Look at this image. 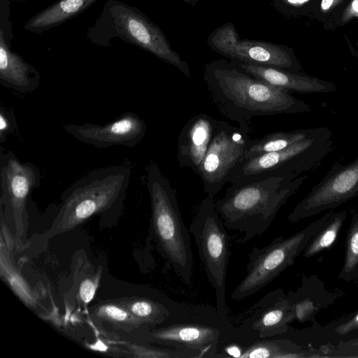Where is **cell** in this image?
Returning a JSON list of instances; mask_svg holds the SVG:
<instances>
[{
    "label": "cell",
    "instance_id": "obj_1",
    "mask_svg": "<svg viewBox=\"0 0 358 358\" xmlns=\"http://www.w3.org/2000/svg\"><path fill=\"white\" fill-rule=\"evenodd\" d=\"M203 80L217 110L249 131L254 117L298 114L312 110L308 103L256 78L229 59L207 63Z\"/></svg>",
    "mask_w": 358,
    "mask_h": 358
},
{
    "label": "cell",
    "instance_id": "obj_2",
    "mask_svg": "<svg viewBox=\"0 0 358 358\" xmlns=\"http://www.w3.org/2000/svg\"><path fill=\"white\" fill-rule=\"evenodd\" d=\"M306 178L270 177L231 185L224 196L215 201L216 210L227 228L244 234V241L260 236Z\"/></svg>",
    "mask_w": 358,
    "mask_h": 358
},
{
    "label": "cell",
    "instance_id": "obj_3",
    "mask_svg": "<svg viewBox=\"0 0 358 358\" xmlns=\"http://www.w3.org/2000/svg\"><path fill=\"white\" fill-rule=\"evenodd\" d=\"M131 169L117 165L88 172L68 187L61 195V203L45 238L74 229L97 214L117 209L124 199Z\"/></svg>",
    "mask_w": 358,
    "mask_h": 358
},
{
    "label": "cell",
    "instance_id": "obj_4",
    "mask_svg": "<svg viewBox=\"0 0 358 358\" xmlns=\"http://www.w3.org/2000/svg\"><path fill=\"white\" fill-rule=\"evenodd\" d=\"M147 187L157 250L180 280L189 285L194 266L189 231L183 222L175 190L155 162L147 169Z\"/></svg>",
    "mask_w": 358,
    "mask_h": 358
},
{
    "label": "cell",
    "instance_id": "obj_5",
    "mask_svg": "<svg viewBox=\"0 0 358 358\" xmlns=\"http://www.w3.org/2000/svg\"><path fill=\"white\" fill-rule=\"evenodd\" d=\"M86 36L93 44L106 48L111 46L114 38H119L190 77L187 62L171 48L161 29L138 8L120 0L105 3L99 17L87 29Z\"/></svg>",
    "mask_w": 358,
    "mask_h": 358
},
{
    "label": "cell",
    "instance_id": "obj_6",
    "mask_svg": "<svg viewBox=\"0 0 358 358\" xmlns=\"http://www.w3.org/2000/svg\"><path fill=\"white\" fill-rule=\"evenodd\" d=\"M333 145L331 131L319 127L312 136L287 148L242 160L231 172L228 182L241 185L270 177L296 179L320 166Z\"/></svg>",
    "mask_w": 358,
    "mask_h": 358
},
{
    "label": "cell",
    "instance_id": "obj_7",
    "mask_svg": "<svg viewBox=\"0 0 358 358\" xmlns=\"http://www.w3.org/2000/svg\"><path fill=\"white\" fill-rule=\"evenodd\" d=\"M224 227L216 210L214 196L207 195L200 203L189 231L194 238L207 279L214 289L217 312L221 318L228 320L225 292L231 251Z\"/></svg>",
    "mask_w": 358,
    "mask_h": 358
},
{
    "label": "cell",
    "instance_id": "obj_8",
    "mask_svg": "<svg viewBox=\"0 0 358 358\" xmlns=\"http://www.w3.org/2000/svg\"><path fill=\"white\" fill-rule=\"evenodd\" d=\"M331 211L290 236H280L264 247H253L248 256L245 275L231 294V299L241 301L250 297L292 266L329 217Z\"/></svg>",
    "mask_w": 358,
    "mask_h": 358
},
{
    "label": "cell",
    "instance_id": "obj_9",
    "mask_svg": "<svg viewBox=\"0 0 358 358\" xmlns=\"http://www.w3.org/2000/svg\"><path fill=\"white\" fill-rule=\"evenodd\" d=\"M146 339L152 343L178 349L192 358H219L220 343L238 342L246 344L237 327L198 321H178L149 330Z\"/></svg>",
    "mask_w": 358,
    "mask_h": 358
},
{
    "label": "cell",
    "instance_id": "obj_10",
    "mask_svg": "<svg viewBox=\"0 0 358 358\" xmlns=\"http://www.w3.org/2000/svg\"><path fill=\"white\" fill-rule=\"evenodd\" d=\"M41 178L35 164L20 162L10 150L1 152V213L11 220L15 236L19 239L27 235L28 201L31 191L40 186Z\"/></svg>",
    "mask_w": 358,
    "mask_h": 358
},
{
    "label": "cell",
    "instance_id": "obj_11",
    "mask_svg": "<svg viewBox=\"0 0 358 358\" xmlns=\"http://www.w3.org/2000/svg\"><path fill=\"white\" fill-rule=\"evenodd\" d=\"M249 132L217 120L211 143L197 173L207 195L215 196L228 182L231 172L243 159L252 141Z\"/></svg>",
    "mask_w": 358,
    "mask_h": 358
},
{
    "label": "cell",
    "instance_id": "obj_12",
    "mask_svg": "<svg viewBox=\"0 0 358 358\" xmlns=\"http://www.w3.org/2000/svg\"><path fill=\"white\" fill-rule=\"evenodd\" d=\"M208 46L215 52L238 63L256 64L299 72L300 64L288 48L273 43L241 39L235 26L227 22L208 37Z\"/></svg>",
    "mask_w": 358,
    "mask_h": 358
},
{
    "label": "cell",
    "instance_id": "obj_13",
    "mask_svg": "<svg viewBox=\"0 0 358 358\" xmlns=\"http://www.w3.org/2000/svg\"><path fill=\"white\" fill-rule=\"evenodd\" d=\"M358 196V157L347 164L335 162L328 173L288 215L292 223L340 206Z\"/></svg>",
    "mask_w": 358,
    "mask_h": 358
},
{
    "label": "cell",
    "instance_id": "obj_14",
    "mask_svg": "<svg viewBox=\"0 0 358 358\" xmlns=\"http://www.w3.org/2000/svg\"><path fill=\"white\" fill-rule=\"evenodd\" d=\"M294 319V309L289 297L282 288H278L254 303L237 328L249 345L259 339L283 335Z\"/></svg>",
    "mask_w": 358,
    "mask_h": 358
},
{
    "label": "cell",
    "instance_id": "obj_15",
    "mask_svg": "<svg viewBox=\"0 0 358 358\" xmlns=\"http://www.w3.org/2000/svg\"><path fill=\"white\" fill-rule=\"evenodd\" d=\"M62 127L66 133L77 140L101 149L113 145L134 148L140 143L147 131L143 120L130 111L103 125L64 124Z\"/></svg>",
    "mask_w": 358,
    "mask_h": 358
},
{
    "label": "cell",
    "instance_id": "obj_16",
    "mask_svg": "<svg viewBox=\"0 0 358 358\" xmlns=\"http://www.w3.org/2000/svg\"><path fill=\"white\" fill-rule=\"evenodd\" d=\"M216 122L217 120L207 114H197L183 126L176 155L180 167H189L197 174L211 143Z\"/></svg>",
    "mask_w": 358,
    "mask_h": 358
},
{
    "label": "cell",
    "instance_id": "obj_17",
    "mask_svg": "<svg viewBox=\"0 0 358 358\" xmlns=\"http://www.w3.org/2000/svg\"><path fill=\"white\" fill-rule=\"evenodd\" d=\"M238 64L256 78L289 94L329 93L337 89L332 82L298 72L262 65Z\"/></svg>",
    "mask_w": 358,
    "mask_h": 358
},
{
    "label": "cell",
    "instance_id": "obj_18",
    "mask_svg": "<svg viewBox=\"0 0 358 358\" xmlns=\"http://www.w3.org/2000/svg\"><path fill=\"white\" fill-rule=\"evenodd\" d=\"M11 41L0 33V83L21 93H31L40 86V73L11 49Z\"/></svg>",
    "mask_w": 358,
    "mask_h": 358
},
{
    "label": "cell",
    "instance_id": "obj_19",
    "mask_svg": "<svg viewBox=\"0 0 358 358\" xmlns=\"http://www.w3.org/2000/svg\"><path fill=\"white\" fill-rule=\"evenodd\" d=\"M97 1L58 0L34 15L24 24V29L41 34L73 18Z\"/></svg>",
    "mask_w": 358,
    "mask_h": 358
},
{
    "label": "cell",
    "instance_id": "obj_20",
    "mask_svg": "<svg viewBox=\"0 0 358 358\" xmlns=\"http://www.w3.org/2000/svg\"><path fill=\"white\" fill-rule=\"evenodd\" d=\"M317 128L318 127H312L292 131H275L268 134L261 138L252 140L245 150L242 160L248 159L262 154L287 148L312 136L316 132Z\"/></svg>",
    "mask_w": 358,
    "mask_h": 358
},
{
    "label": "cell",
    "instance_id": "obj_21",
    "mask_svg": "<svg viewBox=\"0 0 358 358\" xmlns=\"http://www.w3.org/2000/svg\"><path fill=\"white\" fill-rule=\"evenodd\" d=\"M309 353V351L289 340L262 338L245 346L240 358L310 357Z\"/></svg>",
    "mask_w": 358,
    "mask_h": 358
},
{
    "label": "cell",
    "instance_id": "obj_22",
    "mask_svg": "<svg viewBox=\"0 0 358 358\" xmlns=\"http://www.w3.org/2000/svg\"><path fill=\"white\" fill-rule=\"evenodd\" d=\"M1 275L13 291L29 307H36L40 299L36 292L17 269L8 243L1 235Z\"/></svg>",
    "mask_w": 358,
    "mask_h": 358
},
{
    "label": "cell",
    "instance_id": "obj_23",
    "mask_svg": "<svg viewBox=\"0 0 358 358\" xmlns=\"http://www.w3.org/2000/svg\"><path fill=\"white\" fill-rule=\"evenodd\" d=\"M90 314L95 319L125 331H134L142 327L119 299L100 302L90 309Z\"/></svg>",
    "mask_w": 358,
    "mask_h": 358
},
{
    "label": "cell",
    "instance_id": "obj_24",
    "mask_svg": "<svg viewBox=\"0 0 358 358\" xmlns=\"http://www.w3.org/2000/svg\"><path fill=\"white\" fill-rule=\"evenodd\" d=\"M347 211L331 210L329 217L303 250V257H311L331 247L336 240L346 219Z\"/></svg>",
    "mask_w": 358,
    "mask_h": 358
},
{
    "label": "cell",
    "instance_id": "obj_25",
    "mask_svg": "<svg viewBox=\"0 0 358 358\" xmlns=\"http://www.w3.org/2000/svg\"><path fill=\"white\" fill-rule=\"evenodd\" d=\"M340 279L349 281L358 278V210L353 213L345 241L344 263Z\"/></svg>",
    "mask_w": 358,
    "mask_h": 358
},
{
    "label": "cell",
    "instance_id": "obj_26",
    "mask_svg": "<svg viewBox=\"0 0 358 358\" xmlns=\"http://www.w3.org/2000/svg\"><path fill=\"white\" fill-rule=\"evenodd\" d=\"M126 347L130 355L133 357L192 358L189 353L172 348H158L137 343H127Z\"/></svg>",
    "mask_w": 358,
    "mask_h": 358
},
{
    "label": "cell",
    "instance_id": "obj_27",
    "mask_svg": "<svg viewBox=\"0 0 358 358\" xmlns=\"http://www.w3.org/2000/svg\"><path fill=\"white\" fill-rule=\"evenodd\" d=\"M101 268L96 273L78 280L76 299L83 305L89 303L94 298L101 277Z\"/></svg>",
    "mask_w": 358,
    "mask_h": 358
},
{
    "label": "cell",
    "instance_id": "obj_28",
    "mask_svg": "<svg viewBox=\"0 0 358 358\" xmlns=\"http://www.w3.org/2000/svg\"><path fill=\"white\" fill-rule=\"evenodd\" d=\"M17 129V123L13 108L1 105L0 107V143L6 140L9 134Z\"/></svg>",
    "mask_w": 358,
    "mask_h": 358
},
{
    "label": "cell",
    "instance_id": "obj_29",
    "mask_svg": "<svg viewBox=\"0 0 358 358\" xmlns=\"http://www.w3.org/2000/svg\"><path fill=\"white\" fill-rule=\"evenodd\" d=\"M325 353V357H358V338L342 341L336 347L332 348L331 350L328 349Z\"/></svg>",
    "mask_w": 358,
    "mask_h": 358
},
{
    "label": "cell",
    "instance_id": "obj_30",
    "mask_svg": "<svg viewBox=\"0 0 358 358\" xmlns=\"http://www.w3.org/2000/svg\"><path fill=\"white\" fill-rule=\"evenodd\" d=\"M242 343L233 341L226 343L221 353H218L219 358L235 357L240 358L243 354L244 348Z\"/></svg>",
    "mask_w": 358,
    "mask_h": 358
},
{
    "label": "cell",
    "instance_id": "obj_31",
    "mask_svg": "<svg viewBox=\"0 0 358 358\" xmlns=\"http://www.w3.org/2000/svg\"><path fill=\"white\" fill-rule=\"evenodd\" d=\"M355 329H358V313L346 322L338 326L335 331L338 334L345 335Z\"/></svg>",
    "mask_w": 358,
    "mask_h": 358
},
{
    "label": "cell",
    "instance_id": "obj_32",
    "mask_svg": "<svg viewBox=\"0 0 358 358\" xmlns=\"http://www.w3.org/2000/svg\"><path fill=\"white\" fill-rule=\"evenodd\" d=\"M352 17H358V0H353L345 12L343 19L345 20L350 19Z\"/></svg>",
    "mask_w": 358,
    "mask_h": 358
},
{
    "label": "cell",
    "instance_id": "obj_33",
    "mask_svg": "<svg viewBox=\"0 0 358 358\" xmlns=\"http://www.w3.org/2000/svg\"><path fill=\"white\" fill-rule=\"evenodd\" d=\"M338 0H322L321 7L323 10H329Z\"/></svg>",
    "mask_w": 358,
    "mask_h": 358
},
{
    "label": "cell",
    "instance_id": "obj_34",
    "mask_svg": "<svg viewBox=\"0 0 358 358\" xmlns=\"http://www.w3.org/2000/svg\"><path fill=\"white\" fill-rule=\"evenodd\" d=\"M308 0H285V1H287V3L294 5H300L301 3L306 2Z\"/></svg>",
    "mask_w": 358,
    "mask_h": 358
},
{
    "label": "cell",
    "instance_id": "obj_35",
    "mask_svg": "<svg viewBox=\"0 0 358 358\" xmlns=\"http://www.w3.org/2000/svg\"><path fill=\"white\" fill-rule=\"evenodd\" d=\"M192 6H195L198 2L199 0H182Z\"/></svg>",
    "mask_w": 358,
    "mask_h": 358
},
{
    "label": "cell",
    "instance_id": "obj_36",
    "mask_svg": "<svg viewBox=\"0 0 358 358\" xmlns=\"http://www.w3.org/2000/svg\"><path fill=\"white\" fill-rule=\"evenodd\" d=\"M17 1H34V0H15Z\"/></svg>",
    "mask_w": 358,
    "mask_h": 358
}]
</instances>
